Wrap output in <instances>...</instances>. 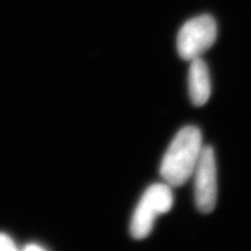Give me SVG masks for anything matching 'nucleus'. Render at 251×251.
<instances>
[{
  "label": "nucleus",
  "instance_id": "nucleus-1",
  "mask_svg": "<svg viewBox=\"0 0 251 251\" xmlns=\"http://www.w3.org/2000/svg\"><path fill=\"white\" fill-rule=\"evenodd\" d=\"M202 135L197 127L180 130L163 156L160 175L170 186H181L190 179L202 152Z\"/></svg>",
  "mask_w": 251,
  "mask_h": 251
},
{
  "label": "nucleus",
  "instance_id": "nucleus-2",
  "mask_svg": "<svg viewBox=\"0 0 251 251\" xmlns=\"http://www.w3.org/2000/svg\"><path fill=\"white\" fill-rule=\"evenodd\" d=\"M173 193L167 183L151 185L141 197L133 214L130 233L135 240H143L151 233L156 218L167 214L173 206Z\"/></svg>",
  "mask_w": 251,
  "mask_h": 251
},
{
  "label": "nucleus",
  "instance_id": "nucleus-3",
  "mask_svg": "<svg viewBox=\"0 0 251 251\" xmlns=\"http://www.w3.org/2000/svg\"><path fill=\"white\" fill-rule=\"evenodd\" d=\"M217 23L209 15H202L188 20L180 28L177 50L183 60L192 61L214 45L217 39Z\"/></svg>",
  "mask_w": 251,
  "mask_h": 251
},
{
  "label": "nucleus",
  "instance_id": "nucleus-4",
  "mask_svg": "<svg viewBox=\"0 0 251 251\" xmlns=\"http://www.w3.org/2000/svg\"><path fill=\"white\" fill-rule=\"evenodd\" d=\"M195 175V202L202 214H210L217 204V168L211 147H203Z\"/></svg>",
  "mask_w": 251,
  "mask_h": 251
},
{
  "label": "nucleus",
  "instance_id": "nucleus-5",
  "mask_svg": "<svg viewBox=\"0 0 251 251\" xmlns=\"http://www.w3.org/2000/svg\"><path fill=\"white\" fill-rule=\"evenodd\" d=\"M188 91L192 103L196 107L205 105L209 100L211 91L209 72L206 63L201 57L191 61L188 72Z\"/></svg>",
  "mask_w": 251,
  "mask_h": 251
},
{
  "label": "nucleus",
  "instance_id": "nucleus-6",
  "mask_svg": "<svg viewBox=\"0 0 251 251\" xmlns=\"http://www.w3.org/2000/svg\"><path fill=\"white\" fill-rule=\"evenodd\" d=\"M16 247L14 241L4 233H0V251L5 250V251H12L16 250Z\"/></svg>",
  "mask_w": 251,
  "mask_h": 251
},
{
  "label": "nucleus",
  "instance_id": "nucleus-7",
  "mask_svg": "<svg viewBox=\"0 0 251 251\" xmlns=\"http://www.w3.org/2000/svg\"><path fill=\"white\" fill-rule=\"evenodd\" d=\"M25 250H43L44 248H43V247H41V246H39V245L29 244V245L25 246Z\"/></svg>",
  "mask_w": 251,
  "mask_h": 251
}]
</instances>
